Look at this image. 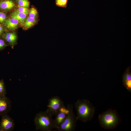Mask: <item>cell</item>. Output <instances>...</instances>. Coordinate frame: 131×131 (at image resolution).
<instances>
[{"mask_svg":"<svg viewBox=\"0 0 131 131\" xmlns=\"http://www.w3.org/2000/svg\"><path fill=\"white\" fill-rule=\"evenodd\" d=\"M74 106L77 111V121L86 123L92 119L95 109L89 100L78 99L75 102Z\"/></svg>","mask_w":131,"mask_h":131,"instance_id":"cell-1","label":"cell"},{"mask_svg":"<svg viewBox=\"0 0 131 131\" xmlns=\"http://www.w3.org/2000/svg\"><path fill=\"white\" fill-rule=\"evenodd\" d=\"M98 119L101 126L108 130L113 129L116 128L121 121L117 111L111 109L99 115Z\"/></svg>","mask_w":131,"mask_h":131,"instance_id":"cell-2","label":"cell"},{"mask_svg":"<svg viewBox=\"0 0 131 131\" xmlns=\"http://www.w3.org/2000/svg\"><path fill=\"white\" fill-rule=\"evenodd\" d=\"M52 116L46 111H41L37 114L34 118L36 131H51L55 128Z\"/></svg>","mask_w":131,"mask_h":131,"instance_id":"cell-3","label":"cell"},{"mask_svg":"<svg viewBox=\"0 0 131 131\" xmlns=\"http://www.w3.org/2000/svg\"><path fill=\"white\" fill-rule=\"evenodd\" d=\"M68 112L63 122L57 128L58 131H73L75 130L77 121L74 112L72 104H68L67 105Z\"/></svg>","mask_w":131,"mask_h":131,"instance_id":"cell-4","label":"cell"},{"mask_svg":"<svg viewBox=\"0 0 131 131\" xmlns=\"http://www.w3.org/2000/svg\"><path fill=\"white\" fill-rule=\"evenodd\" d=\"M64 103L59 97L57 96L49 98L46 111L52 116L55 115L61 107L64 105Z\"/></svg>","mask_w":131,"mask_h":131,"instance_id":"cell-5","label":"cell"},{"mask_svg":"<svg viewBox=\"0 0 131 131\" xmlns=\"http://www.w3.org/2000/svg\"><path fill=\"white\" fill-rule=\"evenodd\" d=\"M2 116L0 122V131L13 130L15 127V123L13 120L7 114Z\"/></svg>","mask_w":131,"mask_h":131,"instance_id":"cell-6","label":"cell"},{"mask_svg":"<svg viewBox=\"0 0 131 131\" xmlns=\"http://www.w3.org/2000/svg\"><path fill=\"white\" fill-rule=\"evenodd\" d=\"M12 103L6 95H0V115L7 114L11 111Z\"/></svg>","mask_w":131,"mask_h":131,"instance_id":"cell-7","label":"cell"},{"mask_svg":"<svg viewBox=\"0 0 131 131\" xmlns=\"http://www.w3.org/2000/svg\"><path fill=\"white\" fill-rule=\"evenodd\" d=\"M68 110L65 105L62 106L55 115L54 119L55 128H57L64 121L68 113Z\"/></svg>","mask_w":131,"mask_h":131,"instance_id":"cell-8","label":"cell"},{"mask_svg":"<svg viewBox=\"0 0 131 131\" xmlns=\"http://www.w3.org/2000/svg\"><path fill=\"white\" fill-rule=\"evenodd\" d=\"M122 82L124 86L129 92H131V68L128 67L126 69L122 77Z\"/></svg>","mask_w":131,"mask_h":131,"instance_id":"cell-9","label":"cell"},{"mask_svg":"<svg viewBox=\"0 0 131 131\" xmlns=\"http://www.w3.org/2000/svg\"><path fill=\"white\" fill-rule=\"evenodd\" d=\"M4 38L7 41L13 48L16 42L17 36L15 33L8 32L5 35Z\"/></svg>","mask_w":131,"mask_h":131,"instance_id":"cell-10","label":"cell"},{"mask_svg":"<svg viewBox=\"0 0 131 131\" xmlns=\"http://www.w3.org/2000/svg\"><path fill=\"white\" fill-rule=\"evenodd\" d=\"M19 21L17 19L12 18L8 19L5 20V25L9 29L14 30L17 27Z\"/></svg>","mask_w":131,"mask_h":131,"instance_id":"cell-11","label":"cell"},{"mask_svg":"<svg viewBox=\"0 0 131 131\" xmlns=\"http://www.w3.org/2000/svg\"><path fill=\"white\" fill-rule=\"evenodd\" d=\"M27 15L26 14L19 11L17 10L11 13L10 16L11 18L17 20L19 22L23 23L25 20Z\"/></svg>","mask_w":131,"mask_h":131,"instance_id":"cell-12","label":"cell"},{"mask_svg":"<svg viewBox=\"0 0 131 131\" xmlns=\"http://www.w3.org/2000/svg\"><path fill=\"white\" fill-rule=\"evenodd\" d=\"M15 7V4L11 0H6L0 2V8L2 10H10Z\"/></svg>","mask_w":131,"mask_h":131,"instance_id":"cell-13","label":"cell"},{"mask_svg":"<svg viewBox=\"0 0 131 131\" xmlns=\"http://www.w3.org/2000/svg\"><path fill=\"white\" fill-rule=\"evenodd\" d=\"M37 18H32L29 17L26 20L24 25L25 28L28 29L32 27L37 22Z\"/></svg>","mask_w":131,"mask_h":131,"instance_id":"cell-14","label":"cell"},{"mask_svg":"<svg viewBox=\"0 0 131 131\" xmlns=\"http://www.w3.org/2000/svg\"><path fill=\"white\" fill-rule=\"evenodd\" d=\"M29 17L37 18L38 16V12L36 9L34 7L31 8L29 11Z\"/></svg>","mask_w":131,"mask_h":131,"instance_id":"cell-15","label":"cell"},{"mask_svg":"<svg viewBox=\"0 0 131 131\" xmlns=\"http://www.w3.org/2000/svg\"><path fill=\"white\" fill-rule=\"evenodd\" d=\"M7 93L5 84L3 80H0V95H6Z\"/></svg>","mask_w":131,"mask_h":131,"instance_id":"cell-16","label":"cell"},{"mask_svg":"<svg viewBox=\"0 0 131 131\" xmlns=\"http://www.w3.org/2000/svg\"><path fill=\"white\" fill-rule=\"evenodd\" d=\"M68 0H55L56 5L58 7L66 8Z\"/></svg>","mask_w":131,"mask_h":131,"instance_id":"cell-17","label":"cell"},{"mask_svg":"<svg viewBox=\"0 0 131 131\" xmlns=\"http://www.w3.org/2000/svg\"><path fill=\"white\" fill-rule=\"evenodd\" d=\"M18 4L20 6L28 8L29 6V2L28 0H19Z\"/></svg>","mask_w":131,"mask_h":131,"instance_id":"cell-18","label":"cell"},{"mask_svg":"<svg viewBox=\"0 0 131 131\" xmlns=\"http://www.w3.org/2000/svg\"><path fill=\"white\" fill-rule=\"evenodd\" d=\"M19 11L27 15L29 13V10L28 8L20 6L17 9Z\"/></svg>","mask_w":131,"mask_h":131,"instance_id":"cell-19","label":"cell"},{"mask_svg":"<svg viewBox=\"0 0 131 131\" xmlns=\"http://www.w3.org/2000/svg\"><path fill=\"white\" fill-rule=\"evenodd\" d=\"M6 15L4 13L0 12V23H2L6 19Z\"/></svg>","mask_w":131,"mask_h":131,"instance_id":"cell-20","label":"cell"},{"mask_svg":"<svg viewBox=\"0 0 131 131\" xmlns=\"http://www.w3.org/2000/svg\"><path fill=\"white\" fill-rule=\"evenodd\" d=\"M6 46L4 41L3 40L0 39V50L4 48Z\"/></svg>","mask_w":131,"mask_h":131,"instance_id":"cell-21","label":"cell"},{"mask_svg":"<svg viewBox=\"0 0 131 131\" xmlns=\"http://www.w3.org/2000/svg\"><path fill=\"white\" fill-rule=\"evenodd\" d=\"M3 32V29L2 26L0 25V35Z\"/></svg>","mask_w":131,"mask_h":131,"instance_id":"cell-22","label":"cell"},{"mask_svg":"<svg viewBox=\"0 0 131 131\" xmlns=\"http://www.w3.org/2000/svg\"></svg>","mask_w":131,"mask_h":131,"instance_id":"cell-23","label":"cell"}]
</instances>
